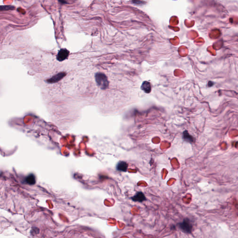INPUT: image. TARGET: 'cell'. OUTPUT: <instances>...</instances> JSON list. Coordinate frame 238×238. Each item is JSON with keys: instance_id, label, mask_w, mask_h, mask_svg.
Listing matches in <instances>:
<instances>
[{"instance_id": "obj_1", "label": "cell", "mask_w": 238, "mask_h": 238, "mask_svg": "<svg viewBox=\"0 0 238 238\" xmlns=\"http://www.w3.org/2000/svg\"><path fill=\"white\" fill-rule=\"evenodd\" d=\"M179 229L185 234H190L193 230V225L190 219L185 218L183 221L177 224Z\"/></svg>"}, {"instance_id": "obj_2", "label": "cell", "mask_w": 238, "mask_h": 238, "mask_svg": "<svg viewBox=\"0 0 238 238\" xmlns=\"http://www.w3.org/2000/svg\"><path fill=\"white\" fill-rule=\"evenodd\" d=\"M95 79L97 85L101 89H105L109 86V81L106 76L102 73H98L95 76Z\"/></svg>"}, {"instance_id": "obj_3", "label": "cell", "mask_w": 238, "mask_h": 238, "mask_svg": "<svg viewBox=\"0 0 238 238\" xmlns=\"http://www.w3.org/2000/svg\"><path fill=\"white\" fill-rule=\"evenodd\" d=\"M69 54V52L67 49H61L59 51L57 55V60L60 61H63L68 58Z\"/></svg>"}, {"instance_id": "obj_4", "label": "cell", "mask_w": 238, "mask_h": 238, "mask_svg": "<svg viewBox=\"0 0 238 238\" xmlns=\"http://www.w3.org/2000/svg\"><path fill=\"white\" fill-rule=\"evenodd\" d=\"M134 202H142L146 201V196L142 192H138L133 196L131 198Z\"/></svg>"}, {"instance_id": "obj_5", "label": "cell", "mask_w": 238, "mask_h": 238, "mask_svg": "<svg viewBox=\"0 0 238 238\" xmlns=\"http://www.w3.org/2000/svg\"><path fill=\"white\" fill-rule=\"evenodd\" d=\"M66 74V73L65 72L59 73L55 76H53L50 79L47 80V83H57L58 81H60L63 77L65 76Z\"/></svg>"}, {"instance_id": "obj_6", "label": "cell", "mask_w": 238, "mask_h": 238, "mask_svg": "<svg viewBox=\"0 0 238 238\" xmlns=\"http://www.w3.org/2000/svg\"><path fill=\"white\" fill-rule=\"evenodd\" d=\"M183 139L185 141L190 143H194L195 142V139L189 133L187 130H185L183 133Z\"/></svg>"}, {"instance_id": "obj_7", "label": "cell", "mask_w": 238, "mask_h": 238, "mask_svg": "<svg viewBox=\"0 0 238 238\" xmlns=\"http://www.w3.org/2000/svg\"><path fill=\"white\" fill-rule=\"evenodd\" d=\"M25 182L27 184L29 185H34L36 182L35 176L33 174H30L26 177Z\"/></svg>"}, {"instance_id": "obj_8", "label": "cell", "mask_w": 238, "mask_h": 238, "mask_svg": "<svg viewBox=\"0 0 238 238\" xmlns=\"http://www.w3.org/2000/svg\"><path fill=\"white\" fill-rule=\"evenodd\" d=\"M128 167V164L124 161H121L119 162L117 166V169L120 171L126 172Z\"/></svg>"}, {"instance_id": "obj_9", "label": "cell", "mask_w": 238, "mask_h": 238, "mask_svg": "<svg viewBox=\"0 0 238 238\" xmlns=\"http://www.w3.org/2000/svg\"><path fill=\"white\" fill-rule=\"evenodd\" d=\"M141 89L146 93H149L151 90V87L150 83L148 81H144L141 87Z\"/></svg>"}, {"instance_id": "obj_10", "label": "cell", "mask_w": 238, "mask_h": 238, "mask_svg": "<svg viewBox=\"0 0 238 238\" xmlns=\"http://www.w3.org/2000/svg\"><path fill=\"white\" fill-rule=\"evenodd\" d=\"M14 8H15V7L12 6H0V11L12 10Z\"/></svg>"}, {"instance_id": "obj_11", "label": "cell", "mask_w": 238, "mask_h": 238, "mask_svg": "<svg viewBox=\"0 0 238 238\" xmlns=\"http://www.w3.org/2000/svg\"><path fill=\"white\" fill-rule=\"evenodd\" d=\"M39 232V230L38 228H36V227H33L32 229L31 230V234L32 235H35V232H36V234H38L39 232Z\"/></svg>"}]
</instances>
